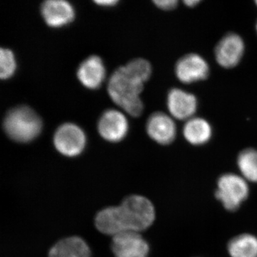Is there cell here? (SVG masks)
Listing matches in <instances>:
<instances>
[{"label": "cell", "instance_id": "obj_1", "mask_svg": "<svg viewBox=\"0 0 257 257\" xmlns=\"http://www.w3.org/2000/svg\"><path fill=\"white\" fill-rule=\"evenodd\" d=\"M155 219L153 204L143 196H130L119 207L103 209L96 216V228L103 234L116 236L126 231L140 232L150 227Z\"/></svg>", "mask_w": 257, "mask_h": 257}, {"label": "cell", "instance_id": "obj_2", "mask_svg": "<svg viewBox=\"0 0 257 257\" xmlns=\"http://www.w3.org/2000/svg\"><path fill=\"white\" fill-rule=\"evenodd\" d=\"M144 82L135 77L124 67H120L111 74L108 83V93L115 104L135 117L143 111V103L140 98Z\"/></svg>", "mask_w": 257, "mask_h": 257}, {"label": "cell", "instance_id": "obj_3", "mask_svg": "<svg viewBox=\"0 0 257 257\" xmlns=\"http://www.w3.org/2000/svg\"><path fill=\"white\" fill-rule=\"evenodd\" d=\"M3 127L9 138L18 143H30L41 133L42 120L33 109L20 106L5 116Z\"/></svg>", "mask_w": 257, "mask_h": 257}, {"label": "cell", "instance_id": "obj_4", "mask_svg": "<svg viewBox=\"0 0 257 257\" xmlns=\"http://www.w3.org/2000/svg\"><path fill=\"white\" fill-rule=\"evenodd\" d=\"M248 195V186L243 177L234 174H225L218 180L215 196L227 210H236Z\"/></svg>", "mask_w": 257, "mask_h": 257}, {"label": "cell", "instance_id": "obj_5", "mask_svg": "<svg viewBox=\"0 0 257 257\" xmlns=\"http://www.w3.org/2000/svg\"><path fill=\"white\" fill-rule=\"evenodd\" d=\"M54 145L64 156H77L85 147L86 136L78 126L67 123L57 128L54 136Z\"/></svg>", "mask_w": 257, "mask_h": 257}, {"label": "cell", "instance_id": "obj_6", "mask_svg": "<svg viewBox=\"0 0 257 257\" xmlns=\"http://www.w3.org/2000/svg\"><path fill=\"white\" fill-rule=\"evenodd\" d=\"M111 247L116 257H147L150 249L143 236L134 231L113 236Z\"/></svg>", "mask_w": 257, "mask_h": 257}, {"label": "cell", "instance_id": "obj_7", "mask_svg": "<svg viewBox=\"0 0 257 257\" xmlns=\"http://www.w3.org/2000/svg\"><path fill=\"white\" fill-rule=\"evenodd\" d=\"M98 131L106 141L119 143L127 133V120L120 111L109 109L101 115L98 122Z\"/></svg>", "mask_w": 257, "mask_h": 257}, {"label": "cell", "instance_id": "obj_8", "mask_svg": "<svg viewBox=\"0 0 257 257\" xmlns=\"http://www.w3.org/2000/svg\"><path fill=\"white\" fill-rule=\"evenodd\" d=\"M175 72L181 82L189 84L207 78L209 68L207 62L201 56L189 54L177 62Z\"/></svg>", "mask_w": 257, "mask_h": 257}, {"label": "cell", "instance_id": "obj_9", "mask_svg": "<svg viewBox=\"0 0 257 257\" xmlns=\"http://www.w3.org/2000/svg\"><path fill=\"white\" fill-rule=\"evenodd\" d=\"M244 51L242 39L236 34H228L216 45V60L221 67L232 68L239 64Z\"/></svg>", "mask_w": 257, "mask_h": 257}, {"label": "cell", "instance_id": "obj_10", "mask_svg": "<svg viewBox=\"0 0 257 257\" xmlns=\"http://www.w3.org/2000/svg\"><path fill=\"white\" fill-rule=\"evenodd\" d=\"M41 14L51 28H61L72 23L75 16L73 7L64 0H48L42 3Z\"/></svg>", "mask_w": 257, "mask_h": 257}, {"label": "cell", "instance_id": "obj_11", "mask_svg": "<svg viewBox=\"0 0 257 257\" xmlns=\"http://www.w3.org/2000/svg\"><path fill=\"white\" fill-rule=\"evenodd\" d=\"M147 132L149 136L160 145H169L176 138V126L172 118L162 112H156L147 121Z\"/></svg>", "mask_w": 257, "mask_h": 257}, {"label": "cell", "instance_id": "obj_12", "mask_svg": "<svg viewBox=\"0 0 257 257\" xmlns=\"http://www.w3.org/2000/svg\"><path fill=\"white\" fill-rule=\"evenodd\" d=\"M167 106L176 119H189L195 113L197 101L195 96L179 89H173L167 96Z\"/></svg>", "mask_w": 257, "mask_h": 257}, {"label": "cell", "instance_id": "obj_13", "mask_svg": "<svg viewBox=\"0 0 257 257\" xmlns=\"http://www.w3.org/2000/svg\"><path fill=\"white\" fill-rule=\"evenodd\" d=\"M106 70L98 56H91L82 62L77 70V77L84 87L97 89L105 78Z\"/></svg>", "mask_w": 257, "mask_h": 257}, {"label": "cell", "instance_id": "obj_14", "mask_svg": "<svg viewBox=\"0 0 257 257\" xmlns=\"http://www.w3.org/2000/svg\"><path fill=\"white\" fill-rule=\"evenodd\" d=\"M87 243L77 236L61 240L51 248L49 257H90Z\"/></svg>", "mask_w": 257, "mask_h": 257}, {"label": "cell", "instance_id": "obj_15", "mask_svg": "<svg viewBox=\"0 0 257 257\" xmlns=\"http://www.w3.org/2000/svg\"><path fill=\"white\" fill-rule=\"evenodd\" d=\"M184 135L193 145H204L210 140L211 128L206 120L194 118L188 120L184 125Z\"/></svg>", "mask_w": 257, "mask_h": 257}, {"label": "cell", "instance_id": "obj_16", "mask_svg": "<svg viewBox=\"0 0 257 257\" xmlns=\"http://www.w3.org/2000/svg\"><path fill=\"white\" fill-rule=\"evenodd\" d=\"M228 251L231 257H257V238L249 234L238 235L228 243Z\"/></svg>", "mask_w": 257, "mask_h": 257}, {"label": "cell", "instance_id": "obj_17", "mask_svg": "<svg viewBox=\"0 0 257 257\" xmlns=\"http://www.w3.org/2000/svg\"><path fill=\"white\" fill-rule=\"evenodd\" d=\"M237 165L243 178L257 183V151L246 149L239 154Z\"/></svg>", "mask_w": 257, "mask_h": 257}, {"label": "cell", "instance_id": "obj_18", "mask_svg": "<svg viewBox=\"0 0 257 257\" xmlns=\"http://www.w3.org/2000/svg\"><path fill=\"white\" fill-rule=\"evenodd\" d=\"M0 77L2 79L10 78L16 70V61L14 54L9 49H1L0 51Z\"/></svg>", "mask_w": 257, "mask_h": 257}, {"label": "cell", "instance_id": "obj_19", "mask_svg": "<svg viewBox=\"0 0 257 257\" xmlns=\"http://www.w3.org/2000/svg\"><path fill=\"white\" fill-rule=\"evenodd\" d=\"M126 68L135 77L145 82L150 79L152 74V67L150 62L144 59H135L126 64Z\"/></svg>", "mask_w": 257, "mask_h": 257}, {"label": "cell", "instance_id": "obj_20", "mask_svg": "<svg viewBox=\"0 0 257 257\" xmlns=\"http://www.w3.org/2000/svg\"><path fill=\"white\" fill-rule=\"evenodd\" d=\"M154 3L160 9L164 10H171L175 9L178 4V1L176 0H158L154 1Z\"/></svg>", "mask_w": 257, "mask_h": 257}, {"label": "cell", "instance_id": "obj_21", "mask_svg": "<svg viewBox=\"0 0 257 257\" xmlns=\"http://www.w3.org/2000/svg\"><path fill=\"white\" fill-rule=\"evenodd\" d=\"M94 3L96 4L100 5V6H114L116 3H118V1L116 0H104V1H95Z\"/></svg>", "mask_w": 257, "mask_h": 257}, {"label": "cell", "instance_id": "obj_22", "mask_svg": "<svg viewBox=\"0 0 257 257\" xmlns=\"http://www.w3.org/2000/svg\"><path fill=\"white\" fill-rule=\"evenodd\" d=\"M200 2L199 0H186V1L184 2V4L187 5L188 7H194L196 6L197 4Z\"/></svg>", "mask_w": 257, "mask_h": 257}, {"label": "cell", "instance_id": "obj_23", "mask_svg": "<svg viewBox=\"0 0 257 257\" xmlns=\"http://www.w3.org/2000/svg\"><path fill=\"white\" fill-rule=\"evenodd\" d=\"M256 5H257V1H256Z\"/></svg>", "mask_w": 257, "mask_h": 257}, {"label": "cell", "instance_id": "obj_24", "mask_svg": "<svg viewBox=\"0 0 257 257\" xmlns=\"http://www.w3.org/2000/svg\"><path fill=\"white\" fill-rule=\"evenodd\" d=\"M256 30H257V25H256Z\"/></svg>", "mask_w": 257, "mask_h": 257}]
</instances>
